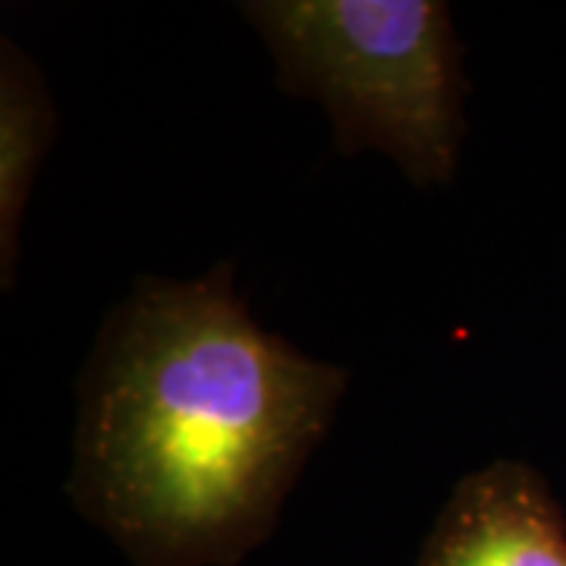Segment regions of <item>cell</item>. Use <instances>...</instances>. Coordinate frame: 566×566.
Wrapping results in <instances>:
<instances>
[{
    "mask_svg": "<svg viewBox=\"0 0 566 566\" xmlns=\"http://www.w3.org/2000/svg\"><path fill=\"white\" fill-rule=\"evenodd\" d=\"M286 95L327 107L337 148H378L416 186L453 180L465 136L463 44L438 0H255Z\"/></svg>",
    "mask_w": 566,
    "mask_h": 566,
    "instance_id": "7a4b0ae2",
    "label": "cell"
},
{
    "mask_svg": "<svg viewBox=\"0 0 566 566\" xmlns=\"http://www.w3.org/2000/svg\"><path fill=\"white\" fill-rule=\"evenodd\" d=\"M57 129L41 70L20 44L0 48V277L3 290L17 281L20 223L44 151Z\"/></svg>",
    "mask_w": 566,
    "mask_h": 566,
    "instance_id": "277c9868",
    "label": "cell"
},
{
    "mask_svg": "<svg viewBox=\"0 0 566 566\" xmlns=\"http://www.w3.org/2000/svg\"><path fill=\"white\" fill-rule=\"evenodd\" d=\"M346 371L252 318L233 264L142 277L80 385L66 491L136 566H237L268 542Z\"/></svg>",
    "mask_w": 566,
    "mask_h": 566,
    "instance_id": "6da1fadb",
    "label": "cell"
},
{
    "mask_svg": "<svg viewBox=\"0 0 566 566\" xmlns=\"http://www.w3.org/2000/svg\"><path fill=\"white\" fill-rule=\"evenodd\" d=\"M416 566H566V513L526 463L501 460L453 488Z\"/></svg>",
    "mask_w": 566,
    "mask_h": 566,
    "instance_id": "3957f363",
    "label": "cell"
}]
</instances>
